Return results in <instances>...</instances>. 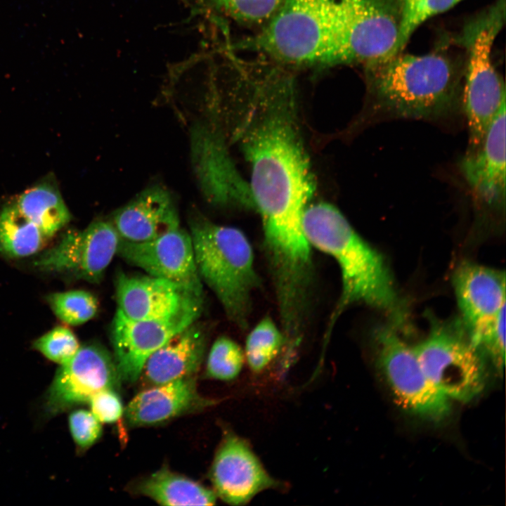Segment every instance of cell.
Listing matches in <instances>:
<instances>
[{"instance_id":"cell-1","label":"cell","mask_w":506,"mask_h":506,"mask_svg":"<svg viewBox=\"0 0 506 506\" xmlns=\"http://www.w3.org/2000/svg\"><path fill=\"white\" fill-rule=\"evenodd\" d=\"M247 108L235 138L250 166L249 187L263 227L264 246L298 251L307 242L303 218L315 188L288 91L261 93Z\"/></svg>"},{"instance_id":"cell-2","label":"cell","mask_w":506,"mask_h":506,"mask_svg":"<svg viewBox=\"0 0 506 506\" xmlns=\"http://www.w3.org/2000/svg\"><path fill=\"white\" fill-rule=\"evenodd\" d=\"M303 225L311 245L332 257L340 269L342 290L330 319V330L341 313L354 304L388 313L396 325L404 320V309L384 258L337 207L327 202L308 205Z\"/></svg>"},{"instance_id":"cell-3","label":"cell","mask_w":506,"mask_h":506,"mask_svg":"<svg viewBox=\"0 0 506 506\" xmlns=\"http://www.w3.org/2000/svg\"><path fill=\"white\" fill-rule=\"evenodd\" d=\"M367 67L370 108L377 117L434 119L457 108L460 74L441 54L399 53Z\"/></svg>"},{"instance_id":"cell-4","label":"cell","mask_w":506,"mask_h":506,"mask_svg":"<svg viewBox=\"0 0 506 506\" xmlns=\"http://www.w3.org/2000/svg\"><path fill=\"white\" fill-rule=\"evenodd\" d=\"M190 230L202 284L215 294L229 320L245 330L253 292L260 284L249 240L238 228L214 223L199 213L191 216Z\"/></svg>"},{"instance_id":"cell-5","label":"cell","mask_w":506,"mask_h":506,"mask_svg":"<svg viewBox=\"0 0 506 506\" xmlns=\"http://www.w3.org/2000/svg\"><path fill=\"white\" fill-rule=\"evenodd\" d=\"M413 349L428 379L449 400L469 402L484 390L487 358L461 320L434 321L427 338Z\"/></svg>"},{"instance_id":"cell-6","label":"cell","mask_w":506,"mask_h":506,"mask_svg":"<svg viewBox=\"0 0 506 506\" xmlns=\"http://www.w3.org/2000/svg\"><path fill=\"white\" fill-rule=\"evenodd\" d=\"M455 292L461 322L473 344L503 372L505 363V275L465 261L455 270Z\"/></svg>"},{"instance_id":"cell-7","label":"cell","mask_w":506,"mask_h":506,"mask_svg":"<svg viewBox=\"0 0 506 506\" xmlns=\"http://www.w3.org/2000/svg\"><path fill=\"white\" fill-rule=\"evenodd\" d=\"M334 7L335 0H283L254 45L284 62L327 63Z\"/></svg>"},{"instance_id":"cell-8","label":"cell","mask_w":506,"mask_h":506,"mask_svg":"<svg viewBox=\"0 0 506 506\" xmlns=\"http://www.w3.org/2000/svg\"><path fill=\"white\" fill-rule=\"evenodd\" d=\"M467 31L468 60L463 89V108L469 131L467 152L481 145L495 117L505 104V86L493 66L492 46L505 17V0H500Z\"/></svg>"},{"instance_id":"cell-9","label":"cell","mask_w":506,"mask_h":506,"mask_svg":"<svg viewBox=\"0 0 506 506\" xmlns=\"http://www.w3.org/2000/svg\"><path fill=\"white\" fill-rule=\"evenodd\" d=\"M398 37L391 0H335L329 63L366 65L391 56Z\"/></svg>"},{"instance_id":"cell-10","label":"cell","mask_w":506,"mask_h":506,"mask_svg":"<svg viewBox=\"0 0 506 506\" xmlns=\"http://www.w3.org/2000/svg\"><path fill=\"white\" fill-rule=\"evenodd\" d=\"M379 368L397 403L405 410L439 422L450 410V400L430 382L413 348L399 336L394 324L375 333Z\"/></svg>"},{"instance_id":"cell-11","label":"cell","mask_w":506,"mask_h":506,"mask_svg":"<svg viewBox=\"0 0 506 506\" xmlns=\"http://www.w3.org/2000/svg\"><path fill=\"white\" fill-rule=\"evenodd\" d=\"M115 288L117 310L131 319L195 322L202 312V294L164 278L120 273Z\"/></svg>"},{"instance_id":"cell-12","label":"cell","mask_w":506,"mask_h":506,"mask_svg":"<svg viewBox=\"0 0 506 506\" xmlns=\"http://www.w3.org/2000/svg\"><path fill=\"white\" fill-rule=\"evenodd\" d=\"M120 238L111 221H96L82 231H70L34 264L41 270L98 283L117 254Z\"/></svg>"},{"instance_id":"cell-13","label":"cell","mask_w":506,"mask_h":506,"mask_svg":"<svg viewBox=\"0 0 506 506\" xmlns=\"http://www.w3.org/2000/svg\"><path fill=\"white\" fill-rule=\"evenodd\" d=\"M119 375L115 362L96 344L80 346L75 355L60 365L46 391L44 409L46 416L64 413L89 402L96 393L112 389Z\"/></svg>"},{"instance_id":"cell-14","label":"cell","mask_w":506,"mask_h":506,"mask_svg":"<svg viewBox=\"0 0 506 506\" xmlns=\"http://www.w3.org/2000/svg\"><path fill=\"white\" fill-rule=\"evenodd\" d=\"M192 155L201 190L210 202L254 208L249 184L238 173L219 132L197 124Z\"/></svg>"},{"instance_id":"cell-15","label":"cell","mask_w":506,"mask_h":506,"mask_svg":"<svg viewBox=\"0 0 506 506\" xmlns=\"http://www.w3.org/2000/svg\"><path fill=\"white\" fill-rule=\"evenodd\" d=\"M117 254L148 275L202 294L203 284L197 273L191 237L180 227L145 242L120 240Z\"/></svg>"},{"instance_id":"cell-16","label":"cell","mask_w":506,"mask_h":506,"mask_svg":"<svg viewBox=\"0 0 506 506\" xmlns=\"http://www.w3.org/2000/svg\"><path fill=\"white\" fill-rule=\"evenodd\" d=\"M505 108L503 105L476 150L467 152L460 169L479 207L505 212L506 197Z\"/></svg>"},{"instance_id":"cell-17","label":"cell","mask_w":506,"mask_h":506,"mask_svg":"<svg viewBox=\"0 0 506 506\" xmlns=\"http://www.w3.org/2000/svg\"><path fill=\"white\" fill-rule=\"evenodd\" d=\"M211 479L217 495L231 505L245 504L259 493L280 486L247 442L232 433L225 436L215 455Z\"/></svg>"},{"instance_id":"cell-18","label":"cell","mask_w":506,"mask_h":506,"mask_svg":"<svg viewBox=\"0 0 506 506\" xmlns=\"http://www.w3.org/2000/svg\"><path fill=\"white\" fill-rule=\"evenodd\" d=\"M193 323L136 320L117 310L111 339L119 375L127 382L136 381L148 358L176 333Z\"/></svg>"},{"instance_id":"cell-19","label":"cell","mask_w":506,"mask_h":506,"mask_svg":"<svg viewBox=\"0 0 506 506\" xmlns=\"http://www.w3.org/2000/svg\"><path fill=\"white\" fill-rule=\"evenodd\" d=\"M111 223L121 240L133 243L153 240L180 227L174 199L160 186L147 188L116 210Z\"/></svg>"},{"instance_id":"cell-20","label":"cell","mask_w":506,"mask_h":506,"mask_svg":"<svg viewBox=\"0 0 506 506\" xmlns=\"http://www.w3.org/2000/svg\"><path fill=\"white\" fill-rule=\"evenodd\" d=\"M205 348V333L195 322L155 351L145 363L142 372L157 385L188 377L199 368Z\"/></svg>"},{"instance_id":"cell-21","label":"cell","mask_w":506,"mask_h":506,"mask_svg":"<svg viewBox=\"0 0 506 506\" xmlns=\"http://www.w3.org/2000/svg\"><path fill=\"white\" fill-rule=\"evenodd\" d=\"M199 401L195 383L185 377L140 392L127 406L125 415L133 425L152 424L170 419Z\"/></svg>"},{"instance_id":"cell-22","label":"cell","mask_w":506,"mask_h":506,"mask_svg":"<svg viewBox=\"0 0 506 506\" xmlns=\"http://www.w3.org/2000/svg\"><path fill=\"white\" fill-rule=\"evenodd\" d=\"M138 489L164 505H212L216 500L212 491L164 469L141 482Z\"/></svg>"},{"instance_id":"cell-23","label":"cell","mask_w":506,"mask_h":506,"mask_svg":"<svg viewBox=\"0 0 506 506\" xmlns=\"http://www.w3.org/2000/svg\"><path fill=\"white\" fill-rule=\"evenodd\" d=\"M15 204L46 238L53 236L70 220V214L59 192L46 183L26 190Z\"/></svg>"},{"instance_id":"cell-24","label":"cell","mask_w":506,"mask_h":506,"mask_svg":"<svg viewBox=\"0 0 506 506\" xmlns=\"http://www.w3.org/2000/svg\"><path fill=\"white\" fill-rule=\"evenodd\" d=\"M46 238L39 228L18 208L6 206L0 212V251L11 257L34 254L43 247Z\"/></svg>"},{"instance_id":"cell-25","label":"cell","mask_w":506,"mask_h":506,"mask_svg":"<svg viewBox=\"0 0 506 506\" xmlns=\"http://www.w3.org/2000/svg\"><path fill=\"white\" fill-rule=\"evenodd\" d=\"M285 345L281 329L268 316L262 318L248 334L245 357L249 368L259 372L266 368Z\"/></svg>"},{"instance_id":"cell-26","label":"cell","mask_w":506,"mask_h":506,"mask_svg":"<svg viewBox=\"0 0 506 506\" xmlns=\"http://www.w3.org/2000/svg\"><path fill=\"white\" fill-rule=\"evenodd\" d=\"M283 0H184L190 11L205 15L212 9L236 20L260 22L271 18Z\"/></svg>"},{"instance_id":"cell-27","label":"cell","mask_w":506,"mask_h":506,"mask_svg":"<svg viewBox=\"0 0 506 506\" xmlns=\"http://www.w3.org/2000/svg\"><path fill=\"white\" fill-rule=\"evenodd\" d=\"M462 1L398 0V37L391 56L401 53L413 33L424 22Z\"/></svg>"},{"instance_id":"cell-28","label":"cell","mask_w":506,"mask_h":506,"mask_svg":"<svg viewBox=\"0 0 506 506\" xmlns=\"http://www.w3.org/2000/svg\"><path fill=\"white\" fill-rule=\"evenodd\" d=\"M47 299L55 315L71 325H81L92 319L98 309L97 299L85 290L53 293Z\"/></svg>"},{"instance_id":"cell-29","label":"cell","mask_w":506,"mask_h":506,"mask_svg":"<svg viewBox=\"0 0 506 506\" xmlns=\"http://www.w3.org/2000/svg\"><path fill=\"white\" fill-rule=\"evenodd\" d=\"M244 360L245 354L238 343L228 337H220L210 349L207 375L220 380L232 379L241 371Z\"/></svg>"},{"instance_id":"cell-30","label":"cell","mask_w":506,"mask_h":506,"mask_svg":"<svg viewBox=\"0 0 506 506\" xmlns=\"http://www.w3.org/2000/svg\"><path fill=\"white\" fill-rule=\"evenodd\" d=\"M33 347L49 361L63 365L75 355L80 345L71 330L58 326L37 339Z\"/></svg>"},{"instance_id":"cell-31","label":"cell","mask_w":506,"mask_h":506,"mask_svg":"<svg viewBox=\"0 0 506 506\" xmlns=\"http://www.w3.org/2000/svg\"><path fill=\"white\" fill-rule=\"evenodd\" d=\"M69 429L79 449L91 446L100 436V422L91 411L79 409L72 411L68 417Z\"/></svg>"},{"instance_id":"cell-32","label":"cell","mask_w":506,"mask_h":506,"mask_svg":"<svg viewBox=\"0 0 506 506\" xmlns=\"http://www.w3.org/2000/svg\"><path fill=\"white\" fill-rule=\"evenodd\" d=\"M89 402L91 412L100 422H115L122 415L121 401L111 389L100 391Z\"/></svg>"}]
</instances>
